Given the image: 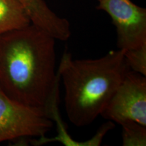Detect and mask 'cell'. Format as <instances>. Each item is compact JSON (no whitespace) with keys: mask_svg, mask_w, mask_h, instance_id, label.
Masks as SVG:
<instances>
[{"mask_svg":"<svg viewBox=\"0 0 146 146\" xmlns=\"http://www.w3.org/2000/svg\"><path fill=\"white\" fill-rule=\"evenodd\" d=\"M56 41L32 23L0 35V89L50 118L58 105L61 81L56 69Z\"/></svg>","mask_w":146,"mask_h":146,"instance_id":"obj_1","label":"cell"},{"mask_svg":"<svg viewBox=\"0 0 146 146\" xmlns=\"http://www.w3.org/2000/svg\"><path fill=\"white\" fill-rule=\"evenodd\" d=\"M129 70L122 50L85 60H73L65 50L58 72L64 87L66 112L70 123L85 127L101 116Z\"/></svg>","mask_w":146,"mask_h":146,"instance_id":"obj_2","label":"cell"},{"mask_svg":"<svg viewBox=\"0 0 146 146\" xmlns=\"http://www.w3.org/2000/svg\"><path fill=\"white\" fill-rule=\"evenodd\" d=\"M54 122L36 108L11 99L0 89V143L45 136Z\"/></svg>","mask_w":146,"mask_h":146,"instance_id":"obj_3","label":"cell"},{"mask_svg":"<svg viewBox=\"0 0 146 146\" xmlns=\"http://www.w3.org/2000/svg\"><path fill=\"white\" fill-rule=\"evenodd\" d=\"M101 116L120 125L134 121L146 127L145 76L128 70Z\"/></svg>","mask_w":146,"mask_h":146,"instance_id":"obj_4","label":"cell"},{"mask_svg":"<svg viewBox=\"0 0 146 146\" xmlns=\"http://www.w3.org/2000/svg\"><path fill=\"white\" fill-rule=\"evenodd\" d=\"M97 9L104 11L112 19L118 50H133L146 44L145 8L131 0H101Z\"/></svg>","mask_w":146,"mask_h":146,"instance_id":"obj_5","label":"cell"},{"mask_svg":"<svg viewBox=\"0 0 146 146\" xmlns=\"http://www.w3.org/2000/svg\"><path fill=\"white\" fill-rule=\"evenodd\" d=\"M31 23L48 33L56 40L67 41L70 36L68 21L54 13L44 0H19Z\"/></svg>","mask_w":146,"mask_h":146,"instance_id":"obj_6","label":"cell"},{"mask_svg":"<svg viewBox=\"0 0 146 146\" xmlns=\"http://www.w3.org/2000/svg\"><path fill=\"white\" fill-rule=\"evenodd\" d=\"M50 118L53 120V122L56 123L58 135L52 138L45 137V136H43L41 137H38V139H31L30 142L33 145L41 146L54 142H59L66 146H99L101 145L103 139L107 133L114 129L115 127L114 123L109 120L100 127L96 135L90 139L85 141H78L73 139V138L71 137L68 134L66 127L63 123L62 119L60 116L58 106L54 108L51 113Z\"/></svg>","mask_w":146,"mask_h":146,"instance_id":"obj_7","label":"cell"},{"mask_svg":"<svg viewBox=\"0 0 146 146\" xmlns=\"http://www.w3.org/2000/svg\"><path fill=\"white\" fill-rule=\"evenodd\" d=\"M31 23L19 0H0V35Z\"/></svg>","mask_w":146,"mask_h":146,"instance_id":"obj_8","label":"cell"},{"mask_svg":"<svg viewBox=\"0 0 146 146\" xmlns=\"http://www.w3.org/2000/svg\"><path fill=\"white\" fill-rule=\"evenodd\" d=\"M122 126L123 146L146 145V127L134 121H126Z\"/></svg>","mask_w":146,"mask_h":146,"instance_id":"obj_9","label":"cell"},{"mask_svg":"<svg viewBox=\"0 0 146 146\" xmlns=\"http://www.w3.org/2000/svg\"><path fill=\"white\" fill-rule=\"evenodd\" d=\"M124 56L131 70L146 76V44L138 48L124 51Z\"/></svg>","mask_w":146,"mask_h":146,"instance_id":"obj_10","label":"cell"},{"mask_svg":"<svg viewBox=\"0 0 146 146\" xmlns=\"http://www.w3.org/2000/svg\"><path fill=\"white\" fill-rule=\"evenodd\" d=\"M98 1H101V0H98Z\"/></svg>","mask_w":146,"mask_h":146,"instance_id":"obj_11","label":"cell"}]
</instances>
